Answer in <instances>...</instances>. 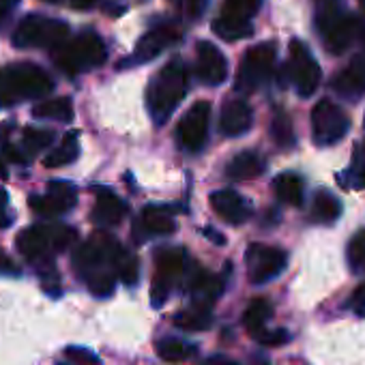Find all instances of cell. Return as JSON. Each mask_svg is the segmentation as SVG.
<instances>
[{
  "mask_svg": "<svg viewBox=\"0 0 365 365\" xmlns=\"http://www.w3.org/2000/svg\"><path fill=\"white\" fill-rule=\"evenodd\" d=\"M185 93H187L185 65H182L180 58H172L159 69V73L153 78L148 93H146V103H148V112L153 120L157 125H163L172 116V112L178 108Z\"/></svg>",
  "mask_w": 365,
  "mask_h": 365,
  "instance_id": "1",
  "label": "cell"
},
{
  "mask_svg": "<svg viewBox=\"0 0 365 365\" xmlns=\"http://www.w3.org/2000/svg\"><path fill=\"white\" fill-rule=\"evenodd\" d=\"M52 88V78L39 65L16 63L0 69V108H11L26 99H41Z\"/></svg>",
  "mask_w": 365,
  "mask_h": 365,
  "instance_id": "2",
  "label": "cell"
},
{
  "mask_svg": "<svg viewBox=\"0 0 365 365\" xmlns=\"http://www.w3.org/2000/svg\"><path fill=\"white\" fill-rule=\"evenodd\" d=\"M316 29L324 48L333 54H344L361 33L356 18L344 14L339 0H314Z\"/></svg>",
  "mask_w": 365,
  "mask_h": 365,
  "instance_id": "3",
  "label": "cell"
},
{
  "mask_svg": "<svg viewBox=\"0 0 365 365\" xmlns=\"http://www.w3.org/2000/svg\"><path fill=\"white\" fill-rule=\"evenodd\" d=\"M52 58L61 71H65L67 76H78L103 65L108 58V50L103 39L95 31H84L54 50Z\"/></svg>",
  "mask_w": 365,
  "mask_h": 365,
  "instance_id": "4",
  "label": "cell"
},
{
  "mask_svg": "<svg viewBox=\"0 0 365 365\" xmlns=\"http://www.w3.org/2000/svg\"><path fill=\"white\" fill-rule=\"evenodd\" d=\"M76 239L78 232L65 224H37L20 232L18 250L29 260H48L54 254L65 252Z\"/></svg>",
  "mask_w": 365,
  "mask_h": 365,
  "instance_id": "5",
  "label": "cell"
},
{
  "mask_svg": "<svg viewBox=\"0 0 365 365\" xmlns=\"http://www.w3.org/2000/svg\"><path fill=\"white\" fill-rule=\"evenodd\" d=\"M120 243L108 232H95L86 243L73 252V267L84 282L97 273H116V260L120 256ZM118 277V275H116Z\"/></svg>",
  "mask_w": 365,
  "mask_h": 365,
  "instance_id": "6",
  "label": "cell"
},
{
  "mask_svg": "<svg viewBox=\"0 0 365 365\" xmlns=\"http://www.w3.org/2000/svg\"><path fill=\"white\" fill-rule=\"evenodd\" d=\"M69 39V24L63 20L46 18V16H26L16 33H14V46L16 48H50L58 50Z\"/></svg>",
  "mask_w": 365,
  "mask_h": 365,
  "instance_id": "7",
  "label": "cell"
},
{
  "mask_svg": "<svg viewBox=\"0 0 365 365\" xmlns=\"http://www.w3.org/2000/svg\"><path fill=\"white\" fill-rule=\"evenodd\" d=\"M275 56H277V50H275V43H271V41L250 48L239 65L235 88L245 95L260 88L273 73Z\"/></svg>",
  "mask_w": 365,
  "mask_h": 365,
  "instance_id": "8",
  "label": "cell"
},
{
  "mask_svg": "<svg viewBox=\"0 0 365 365\" xmlns=\"http://www.w3.org/2000/svg\"><path fill=\"white\" fill-rule=\"evenodd\" d=\"M350 129L348 114L333 101L322 99L312 110V131L314 140L320 146L337 144Z\"/></svg>",
  "mask_w": 365,
  "mask_h": 365,
  "instance_id": "9",
  "label": "cell"
},
{
  "mask_svg": "<svg viewBox=\"0 0 365 365\" xmlns=\"http://www.w3.org/2000/svg\"><path fill=\"white\" fill-rule=\"evenodd\" d=\"M288 73L290 80L301 97H312L316 88L320 86L322 71L312 52L305 48L303 41L292 39L290 41V58H288Z\"/></svg>",
  "mask_w": 365,
  "mask_h": 365,
  "instance_id": "10",
  "label": "cell"
},
{
  "mask_svg": "<svg viewBox=\"0 0 365 365\" xmlns=\"http://www.w3.org/2000/svg\"><path fill=\"white\" fill-rule=\"evenodd\" d=\"M182 271H185V252L182 250L165 247L155 254V277H153V286H150L155 307L165 303L170 288L182 275Z\"/></svg>",
  "mask_w": 365,
  "mask_h": 365,
  "instance_id": "11",
  "label": "cell"
},
{
  "mask_svg": "<svg viewBox=\"0 0 365 365\" xmlns=\"http://www.w3.org/2000/svg\"><path fill=\"white\" fill-rule=\"evenodd\" d=\"M286 252L273 245L254 243L247 250V277L252 284H267L286 267Z\"/></svg>",
  "mask_w": 365,
  "mask_h": 365,
  "instance_id": "12",
  "label": "cell"
},
{
  "mask_svg": "<svg viewBox=\"0 0 365 365\" xmlns=\"http://www.w3.org/2000/svg\"><path fill=\"white\" fill-rule=\"evenodd\" d=\"M209 120H211V103L209 101L194 103L185 112V116L180 118L178 129H176L180 146L187 148V150H200L205 140H207Z\"/></svg>",
  "mask_w": 365,
  "mask_h": 365,
  "instance_id": "13",
  "label": "cell"
},
{
  "mask_svg": "<svg viewBox=\"0 0 365 365\" xmlns=\"http://www.w3.org/2000/svg\"><path fill=\"white\" fill-rule=\"evenodd\" d=\"M78 202L76 187L67 180H52L48 185V192L41 196H31L29 205L35 213L46 217H56L67 211H71Z\"/></svg>",
  "mask_w": 365,
  "mask_h": 365,
  "instance_id": "14",
  "label": "cell"
},
{
  "mask_svg": "<svg viewBox=\"0 0 365 365\" xmlns=\"http://www.w3.org/2000/svg\"><path fill=\"white\" fill-rule=\"evenodd\" d=\"M178 39V31L176 26L163 24L157 29H150L135 46L131 58L127 61V65H144L153 58H157L170 43H174Z\"/></svg>",
  "mask_w": 365,
  "mask_h": 365,
  "instance_id": "15",
  "label": "cell"
},
{
  "mask_svg": "<svg viewBox=\"0 0 365 365\" xmlns=\"http://www.w3.org/2000/svg\"><path fill=\"white\" fill-rule=\"evenodd\" d=\"M196 54H198V65H196L198 78L209 86L222 84L228 76V61L222 54V50L211 41H198Z\"/></svg>",
  "mask_w": 365,
  "mask_h": 365,
  "instance_id": "16",
  "label": "cell"
},
{
  "mask_svg": "<svg viewBox=\"0 0 365 365\" xmlns=\"http://www.w3.org/2000/svg\"><path fill=\"white\" fill-rule=\"evenodd\" d=\"M211 207L215 209V213L224 222H228L232 226L245 224L250 220V215H252V205L243 196L232 192V190H217V192H213L211 194Z\"/></svg>",
  "mask_w": 365,
  "mask_h": 365,
  "instance_id": "17",
  "label": "cell"
},
{
  "mask_svg": "<svg viewBox=\"0 0 365 365\" xmlns=\"http://www.w3.org/2000/svg\"><path fill=\"white\" fill-rule=\"evenodd\" d=\"M252 120H254V114H252L250 103L243 101V99H232L222 110L220 129H222V133H226L230 138L243 135L245 131H250Z\"/></svg>",
  "mask_w": 365,
  "mask_h": 365,
  "instance_id": "18",
  "label": "cell"
},
{
  "mask_svg": "<svg viewBox=\"0 0 365 365\" xmlns=\"http://www.w3.org/2000/svg\"><path fill=\"white\" fill-rule=\"evenodd\" d=\"M333 88L344 95V97H359L365 93V54L354 56L346 69H341L335 80H333Z\"/></svg>",
  "mask_w": 365,
  "mask_h": 365,
  "instance_id": "19",
  "label": "cell"
},
{
  "mask_svg": "<svg viewBox=\"0 0 365 365\" xmlns=\"http://www.w3.org/2000/svg\"><path fill=\"white\" fill-rule=\"evenodd\" d=\"M125 215H127V205L116 194L108 190L97 194L93 215H91L97 226H116L125 220Z\"/></svg>",
  "mask_w": 365,
  "mask_h": 365,
  "instance_id": "20",
  "label": "cell"
},
{
  "mask_svg": "<svg viewBox=\"0 0 365 365\" xmlns=\"http://www.w3.org/2000/svg\"><path fill=\"white\" fill-rule=\"evenodd\" d=\"M226 172L235 180H252L264 172V159L256 150H243L228 163Z\"/></svg>",
  "mask_w": 365,
  "mask_h": 365,
  "instance_id": "21",
  "label": "cell"
},
{
  "mask_svg": "<svg viewBox=\"0 0 365 365\" xmlns=\"http://www.w3.org/2000/svg\"><path fill=\"white\" fill-rule=\"evenodd\" d=\"M138 226L146 232V235H157V237H165L172 235L176 230V222L174 217L161 209V207H146L142 213V220L138 222Z\"/></svg>",
  "mask_w": 365,
  "mask_h": 365,
  "instance_id": "22",
  "label": "cell"
},
{
  "mask_svg": "<svg viewBox=\"0 0 365 365\" xmlns=\"http://www.w3.org/2000/svg\"><path fill=\"white\" fill-rule=\"evenodd\" d=\"M187 288H190V292L196 297V303L211 305V303L220 297L224 284H222L220 277H215V275H211V273L198 269V271L194 273V277H192V282H190Z\"/></svg>",
  "mask_w": 365,
  "mask_h": 365,
  "instance_id": "23",
  "label": "cell"
},
{
  "mask_svg": "<svg viewBox=\"0 0 365 365\" xmlns=\"http://www.w3.org/2000/svg\"><path fill=\"white\" fill-rule=\"evenodd\" d=\"M275 196L290 207H301L303 205V180L294 172H284L273 180Z\"/></svg>",
  "mask_w": 365,
  "mask_h": 365,
  "instance_id": "24",
  "label": "cell"
},
{
  "mask_svg": "<svg viewBox=\"0 0 365 365\" xmlns=\"http://www.w3.org/2000/svg\"><path fill=\"white\" fill-rule=\"evenodd\" d=\"M78 138H80L78 131H69L63 138V142L50 155H46L43 165L46 168H63V165L73 163L78 159V155H80V140Z\"/></svg>",
  "mask_w": 365,
  "mask_h": 365,
  "instance_id": "25",
  "label": "cell"
},
{
  "mask_svg": "<svg viewBox=\"0 0 365 365\" xmlns=\"http://www.w3.org/2000/svg\"><path fill=\"white\" fill-rule=\"evenodd\" d=\"M211 320H213L211 305H202V303H194L192 307L182 309L180 314L174 316V324L185 331H205L209 329Z\"/></svg>",
  "mask_w": 365,
  "mask_h": 365,
  "instance_id": "26",
  "label": "cell"
},
{
  "mask_svg": "<svg viewBox=\"0 0 365 365\" xmlns=\"http://www.w3.org/2000/svg\"><path fill=\"white\" fill-rule=\"evenodd\" d=\"M35 118H48V120H58V123H69L73 120V103L69 97H56V99H46L33 108Z\"/></svg>",
  "mask_w": 365,
  "mask_h": 365,
  "instance_id": "27",
  "label": "cell"
},
{
  "mask_svg": "<svg viewBox=\"0 0 365 365\" xmlns=\"http://www.w3.org/2000/svg\"><path fill=\"white\" fill-rule=\"evenodd\" d=\"M213 33L217 37H222L224 41H241V39H247L254 35V26H252V22H245V20L220 16L213 20Z\"/></svg>",
  "mask_w": 365,
  "mask_h": 365,
  "instance_id": "28",
  "label": "cell"
},
{
  "mask_svg": "<svg viewBox=\"0 0 365 365\" xmlns=\"http://www.w3.org/2000/svg\"><path fill=\"white\" fill-rule=\"evenodd\" d=\"M339 213H341V202L333 194L320 190L314 196V202H312V220L314 222L331 224V222H335L339 217Z\"/></svg>",
  "mask_w": 365,
  "mask_h": 365,
  "instance_id": "29",
  "label": "cell"
},
{
  "mask_svg": "<svg viewBox=\"0 0 365 365\" xmlns=\"http://www.w3.org/2000/svg\"><path fill=\"white\" fill-rule=\"evenodd\" d=\"M337 180L346 190H365V153L361 150V146L354 148L350 168L346 172H341L337 176Z\"/></svg>",
  "mask_w": 365,
  "mask_h": 365,
  "instance_id": "30",
  "label": "cell"
},
{
  "mask_svg": "<svg viewBox=\"0 0 365 365\" xmlns=\"http://www.w3.org/2000/svg\"><path fill=\"white\" fill-rule=\"evenodd\" d=\"M271 314H273V307L264 299H256V301H252L247 305L245 316H243V322H245V327H247V331H250L252 337L256 333H260L262 329H267V322H269Z\"/></svg>",
  "mask_w": 365,
  "mask_h": 365,
  "instance_id": "31",
  "label": "cell"
},
{
  "mask_svg": "<svg viewBox=\"0 0 365 365\" xmlns=\"http://www.w3.org/2000/svg\"><path fill=\"white\" fill-rule=\"evenodd\" d=\"M260 3H262V0H224V5H222V16L250 22V20L258 14Z\"/></svg>",
  "mask_w": 365,
  "mask_h": 365,
  "instance_id": "32",
  "label": "cell"
},
{
  "mask_svg": "<svg viewBox=\"0 0 365 365\" xmlns=\"http://www.w3.org/2000/svg\"><path fill=\"white\" fill-rule=\"evenodd\" d=\"M157 354L168 361V363H176V361H182L192 354V348L190 344H185L182 339H176V337H163L157 341Z\"/></svg>",
  "mask_w": 365,
  "mask_h": 365,
  "instance_id": "33",
  "label": "cell"
},
{
  "mask_svg": "<svg viewBox=\"0 0 365 365\" xmlns=\"http://www.w3.org/2000/svg\"><path fill=\"white\" fill-rule=\"evenodd\" d=\"M271 138L282 148H290L294 144L292 123H290V118H288L286 112H275V116L271 120Z\"/></svg>",
  "mask_w": 365,
  "mask_h": 365,
  "instance_id": "34",
  "label": "cell"
},
{
  "mask_svg": "<svg viewBox=\"0 0 365 365\" xmlns=\"http://www.w3.org/2000/svg\"><path fill=\"white\" fill-rule=\"evenodd\" d=\"M52 142H54V131H50V129H39V127H26L24 129L22 148L29 155H35V153L46 150Z\"/></svg>",
  "mask_w": 365,
  "mask_h": 365,
  "instance_id": "35",
  "label": "cell"
},
{
  "mask_svg": "<svg viewBox=\"0 0 365 365\" xmlns=\"http://www.w3.org/2000/svg\"><path fill=\"white\" fill-rule=\"evenodd\" d=\"M116 275L127 286H133L138 282L140 264H138V258L133 254H129L127 250H123L120 256H118V260H116Z\"/></svg>",
  "mask_w": 365,
  "mask_h": 365,
  "instance_id": "36",
  "label": "cell"
},
{
  "mask_svg": "<svg viewBox=\"0 0 365 365\" xmlns=\"http://www.w3.org/2000/svg\"><path fill=\"white\" fill-rule=\"evenodd\" d=\"M116 273L108 271V273H97L93 277L86 279V286L88 290L95 294V297H110L114 292V286H116Z\"/></svg>",
  "mask_w": 365,
  "mask_h": 365,
  "instance_id": "37",
  "label": "cell"
},
{
  "mask_svg": "<svg viewBox=\"0 0 365 365\" xmlns=\"http://www.w3.org/2000/svg\"><path fill=\"white\" fill-rule=\"evenodd\" d=\"M65 359L71 365H99V356L95 352H91L84 346H69L65 348Z\"/></svg>",
  "mask_w": 365,
  "mask_h": 365,
  "instance_id": "38",
  "label": "cell"
},
{
  "mask_svg": "<svg viewBox=\"0 0 365 365\" xmlns=\"http://www.w3.org/2000/svg\"><path fill=\"white\" fill-rule=\"evenodd\" d=\"M348 258H350L352 269H356V271L365 269V230L359 232L350 241V245H348Z\"/></svg>",
  "mask_w": 365,
  "mask_h": 365,
  "instance_id": "39",
  "label": "cell"
},
{
  "mask_svg": "<svg viewBox=\"0 0 365 365\" xmlns=\"http://www.w3.org/2000/svg\"><path fill=\"white\" fill-rule=\"evenodd\" d=\"M256 341H260L262 346H282L290 339V333L286 329H262L260 333L254 335Z\"/></svg>",
  "mask_w": 365,
  "mask_h": 365,
  "instance_id": "40",
  "label": "cell"
},
{
  "mask_svg": "<svg viewBox=\"0 0 365 365\" xmlns=\"http://www.w3.org/2000/svg\"><path fill=\"white\" fill-rule=\"evenodd\" d=\"M3 153H5V157H7L9 161L20 163V165H24V163H29V161H31V155H29L22 146L9 144V142H3Z\"/></svg>",
  "mask_w": 365,
  "mask_h": 365,
  "instance_id": "41",
  "label": "cell"
},
{
  "mask_svg": "<svg viewBox=\"0 0 365 365\" xmlns=\"http://www.w3.org/2000/svg\"><path fill=\"white\" fill-rule=\"evenodd\" d=\"M348 305H350V309H352L356 316H365V282L352 292Z\"/></svg>",
  "mask_w": 365,
  "mask_h": 365,
  "instance_id": "42",
  "label": "cell"
},
{
  "mask_svg": "<svg viewBox=\"0 0 365 365\" xmlns=\"http://www.w3.org/2000/svg\"><path fill=\"white\" fill-rule=\"evenodd\" d=\"M22 271H20V267L5 254V252H0V275H14V277H18Z\"/></svg>",
  "mask_w": 365,
  "mask_h": 365,
  "instance_id": "43",
  "label": "cell"
},
{
  "mask_svg": "<svg viewBox=\"0 0 365 365\" xmlns=\"http://www.w3.org/2000/svg\"><path fill=\"white\" fill-rule=\"evenodd\" d=\"M207 9V0H185V14L192 20H198Z\"/></svg>",
  "mask_w": 365,
  "mask_h": 365,
  "instance_id": "44",
  "label": "cell"
},
{
  "mask_svg": "<svg viewBox=\"0 0 365 365\" xmlns=\"http://www.w3.org/2000/svg\"><path fill=\"white\" fill-rule=\"evenodd\" d=\"M97 0H71V7L78 9V11H86L91 7H95Z\"/></svg>",
  "mask_w": 365,
  "mask_h": 365,
  "instance_id": "45",
  "label": "cell"
},
{
  "mask_svg": "<svg viewBox=\"0 0 365 365\" xmlns=\"http://www.w3.org/2000/svg\"><path fill=\"white\" fill-rule=\"evenodd\" d=\"M207 365H241V363H237V361H232V359H226V356H211L209 361H207Z\"/></svg>",
  "mask_w": 365,
  "mask_h": 365,
  "instance_id": "46",
  "label": "cell"
},
{
  "mask_svg": "<svg viewBox=\"0 0 365 365\" xmlns=\"http://www.w3.org/2000/svg\"><path fill=\"white\" fill-rule=\"evenodd\" d=\"M11 5H14V0H0V20H3L9 14Z\"/></svg>",
  "mask_w": 365,
  "mask_h": 365,
  "instance_id": "47",
  "label": "cell"
},
{
  "mask_svg": "<svg viewBox=\"0 0 365 365\" xmlns=\"http://www.w3.org/2000/svg\"><path fill=\"white\" fill-rule=\"evenodd\" d=\"M14 222V215H9L7 211H0V228H7Z\"/></svg>",
  "mask_w": 365,
  "mask_h": 365,
  "instance_id": "48",
  "label": "cell"
},
{
  "mask_svg": "<svg viewBox=\"0 0 365 365\" xmlns=\"http://www.w3.org/2000/svg\"><path fill=\"white\" fill-rule=\"evenodd\" d=\"M7 207H9V194L0 187V211H7Z\"/></svg>",
  "mask_w": 365,
  "mask_h": 365,
  "instance_id": "49",
  "label": "cell"
},
{
  "mask_svg": "<svg viewBox=\"0 0 365 365\" xmlns=\"http://www.w3.org/2000/svg\"><path fill=\"white\" fill-rule=\"evenodd\" d=\"M9 174H7V163H5V159L0 157V180H5Z\"/></svg>",
  "mask_w": 365,
  "mask_h": 365,
  "instance_id": "50",
  "label": "cell"
},
{
  "mask_svg": "<svg viewBox=\"0 0 365 365\" xmlns=\"http://www.w3.org/2000/svg\"><path fill=\"white\" fill-rule=\"evenodd\" d=\"M205 235H207V237H213V239H215V243H217V245H222V243H224V239H222V237H220V235H217V232H213V230H207V232H205Z\"/></svg>",
  "mask_w": 365,
  "mask_h": 365,
  "instance_id": "51",
  "label": "cell"
},
{
  "mask_svg": "<svg viewBox=\"0 0 365 365\" xmlns=\"http://www.w3.org/2000/svg\"><path fill=\"white\" fill-rule=\"evenodd\" d=\"M359 3H361V7H363V11H365V0H359Z\"/></svg>",
  "mask_w": 365,
  "mask_h": 365,
  "instance_id": "52",
  "label": "cell"
},
{
  "mask_svg": "<svg viewBox=\"0 0 365 365\" xmlns=\"http://www.w3.org/2000/svg\"><path fill=\"white\" fill-rule=\"evenodd\" d=\"M46 3H58V0H46Z\"/></svg>",
  "mask_w": 365,
  "mask_h": 365,
  "instance_id": "53",
  "label": "cell"
},
{
  "mask_svg": "<svg viewBox=\"0 0 365 365\" xmlns=\"http://www.w3.org/2000/svg\"><path fill=\"white\" fill-rule=\"evenodd\" d=\"M58 365H71V363H58Z\"/></svg>",
  "mask_w": 365,
  "mask_h": 365,
  "instance_id": "54",
  "label": "cell"
}]
</instances>
